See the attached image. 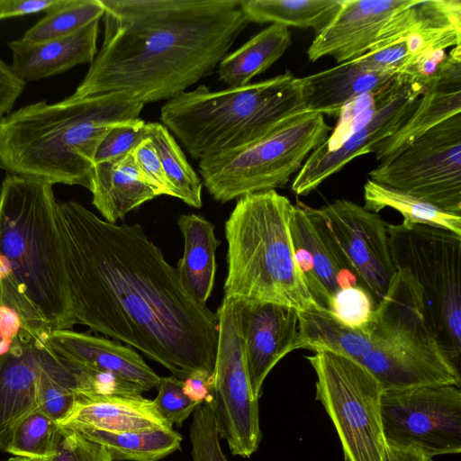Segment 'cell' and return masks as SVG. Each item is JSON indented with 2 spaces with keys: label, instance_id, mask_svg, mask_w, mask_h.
Instances as JSON below:
<instances>
[{
  "label": "cell",
  "instance_id": "obj_42",
  "mask_svg": "<svg viewBox=\"0 0 461 461\" xmlns=\"http://www.w3.org/2000/svg\"><path fill=\"white\" fill-rule=\"evenodd\" d=\"M60 0H0V20L48 12Z\"/></svg>",
  "mask_w": 461,
  "mask_h": 461
},
{
  "label": "cell",
  "instance_id": "obj_10",
  "mask_svg": "<svg viewBox=\"0 0 461 461\" xmlns=\"http://www.w3.org/2000/svg\"><path fill=\"white\" fill-rule=\"evenodd\" d=\"M313 352L306 359L317 376L316 400L333 422L345 461H382L387 446L381 420V384L346 356L327 349Z\"/></svg>",
  "mask_w": 461,
  "mask_h": 461
},
{
  "label": "cell",
  "instance_id": "obj_7",
  "mask_svg": "<svg viewBox=\"0 0 461 461\" xmlns=\"http://www.w3.org/2000/svg\"><path fill=\"white\" fill-rule=\"evenodd\" d=\"M293 205L276 190L237 199L224 227L228 245L224 297L272 303L299 312L321 308L294 258L289 230Z\"/></svg>",
  "mask_w": 461,
  "mask_h": 461
},
{
  "label": "cell",
  "instance_id": "obj_45",
  "mask_svg": "<svg viewBox=\"0 0 461 461\" xmlns=\"http://www.w3.org/2000/svg\"><path fill=\"white\" fill-rule=\"evenodd\" d=\"M422 454L410 449H399L386 447L382 461H429Z\"/></svg>",
  "mask_w": 461,
  "mask_h": 461
},
{
  "label": "cell",
  "instance_id": "obj_20",
  "mask_svg": "<svg viewBox=\"0 0 461 461\" xmlns=\"http://www.w3.org/2000/svg\"><path fill=\"white\" fill-rule=\"evenodd\" d=\"M413 0H343L332 21L318 34L307 54L311 61L330 56L343 63L364 55L387 21Z\"/></svg>",
  "mask_w": 461,
  "mask_h": 461
},
{
  "label": "cell",
  "instance_id": "obj_14",
  "mask_svg": "<svg viewBox=\"0 0 461 461\" xmlns=\"http://www.w3.org/2000/svg\"><path fill=\"white\" fill-rule=\"evenodd\" d=\"M427 86L409 72L397 74L375 93L372 117L338 147L326 150L320 146L306 158L294 176L291 189L307 195L358 156L373 153L375 147L394 134L415 110Z\"/></svg>",
  "mask_w": 461,
  "mask_h": 461
},
{
  "label": "cell",
  "instance_id": "obj_46",
  "mask_svg": "<svg viewBox=\"0 0 461 461\" xmlns=\"http://www.w3.org/2000/svg\"><path fill=\"white\" fill-rule=\"evenodd\" d=\"M7 461H42V459H32L23 456H12Z\"/></svg>",
  "mask_w": 461,
  "mask_h": 461
},
{
  "label": "cell",
  "instance_id": "obj_24",
  "mask_svg": "<svg viewBox=\"0 0 461 461\" xmlns=\"http://www.w3.org/2000/svg\"><path fill=\"white\" fill-rule=\"evenodd\" d=\"M99 21L69 36L37 43L9 41L10 68L24 83L63 73L77 65L92 63L97 55Z\"/></svg>",
  "mask_w": 461,
  "mask_h": 461
},
{
  "label": "cell",
  "instance_id": "obj_6",
  "mask_svg": "<svg viewBox=\"0 0 461 461\" xmlns=\"http://www.w3.org/2000/svg\"><path fill=\"white\" fill-rule=\"evenodd\" d=\"M305 112L301 77L286 71L220 91L198 86L167 100L160 120L200 161L250 143Z\"/></svg>",
  "mask_w": 461,
  "mask_h": 461
},
{
  "label": "cell",
  "instance_id": "obj_4",
  "mask_svg": "<svg viewBox=\"0 0 461 461\" xmlns=\"http://www.w3.org/2000/svg\"><path fill=\"white\" fill-rule=\"evenodd\" d=\"M143 106L116 92L21 107L0 120V168L90 191L102 139L116 124L140 118Z\"/></svg>",
  "mask_w": 461,
  "mask_h": 461
},
{
  "label": "cell",
  "instance_id": "obj_28",
  "mask_svg": "<svg viewBox=\"0 0 461 461\" xmlns=\"http://www.w3.org/2000/svg\"><path fill=\"white\" fill-rule=\"evenodd\" d=\"M288 27L271 24L241 47L228 53L218 65L221 81L228 87L242 86L269 68L290 47Z\"/></svg>",
  "mask_w": 461,
  "mask_h": 461
},
{
  "label": "cell",
  "instance_id": "obj_34",
  "mask_svg": "<svg viewBox=\"0 0 461 461\" xmlns=\"http://www.w3.org/2000/svg\"><path fill=\"white\" fill-rule=\"evenodd\" d=\"M61 437L58 423L36 410L15 428L5 452L14 456L48 459L57 451Z\"/></svg>",
  "mask_w": 461,
  "mask_h": 461
},
{
  "label": "cell",
  "instance_id": "obj_38",
  "mask_svg": "<svg viewBox=\"0 0 461 461\" xmlns=\"http://www.w3.org/2000/svg\"><path fill=\"white\" fill-rule=\"evenodd\" d=\"M158 388L154 405L158 413L172 425L180 427L200 405L184 393L182 380L174 375L161 377Z\"/></svg>",
  "mask_w": 461,
  "mask_h": 461
},
{
  "label": "cell",
  "instance_id": "obj_31",
  "mask_svg": "<svg viewBox=\"0 0 461 461\" xmlns=\"http://www.w3.org/2000/svg\"><path fill=\"white\" fill-rule=\"evenodd\" d=\"M364 202L367 211L376 213L384 208H393L403 216V222L429 225L461 236V215L371 179L364 185Z\"/></svg>",
  "mask_w": 461,
  "mask_h": 461
},
{
  "label": "cell",
  "instance_id": "obj_15",
  "mask_svg": "<svg viewBox=\"0 0 461 461\" xmlns=\"http://www.w3.org/2000/svg\"><path fill=\"white\" fill-rule=\"evenodd\" d=\"M317 210L346 265L377 304L397 272L390 253L388 225L377 213L346 199Z\"/></svg>",
  "mask_w": 461,
  "mask_h": 461
},
{
  "label": "cell",
  "instance_id": "obj_18",
  "mask_svg": "<svg viewBox=\"0 0 461 461\" xmlns=\"http://www.w3.org/2000/svg\"><path fill=\"white\" fill-rule=\"evenodd\" d=\"M43 341L65 366L113 375L142 393L160 384L161 377L143 357L120 342L73 330H51Z\"/></svg>",
  "mask_w": 461,
  "mask_h": 461
},
{
  "label": "cell",
  "instance_id": "obj_2",
  "mask_svg": "<svg viewBox=\"0 0 461 461\" xmlns=\"http://www.w3.org/2000/svg\"><path fill=\"white\" fill-rule=\"evenodd\" d=\"M241 0H101V49L71 98L170 100L211 75L249 22Z\"/></svg>",
  "mask_w": 461,
  "mask_h": 461
},
{
  "label": "cell",
  "instance_id": "obj_1",
  "mask_svg": "<svg viewBox=\"0 0 461 461\" xmlns=\"http://www.w3.org/2000/svg\"><path fill=\"white\" fill-rule=\"evenodd\" d=\"M58 222L76 324L143 352L181 380L213 372L218 320L184 289L140 223H111L75 201Z\"/></svg>",
  "mask_w": 461,
  "mask_h": 461
},
{
  "label": "cell",
  "instance_id": "obj_33",
  "mask_svg": "<svg viewBox=\"0 0 461 461\" xmlns=\"http://www.w3.org/2000/svg\"><path fill=\"white\" fill-rule=\"evenodd\" d=\"M101 0H60L31 27L21 41L37 43L64 38L82 30L104 16Z\"/></svg>",
  "mask_w": 461,
  "mask_h": 461
},
{
  "label": "cell",
  "instance_id": "obj_8",
  "mask_svg": "<svg viewBox=\"0 0 461 461\" xmlns=\"http://www.w3.org/2000/svg\"><path fill=\"white\" fill-rule=\"evenodd\" d=\"M387 233L396 271L407 270L420 286L425 323L460 372L461 236L403 221L388 225Z\"/></svg>",
  "mask_w": 461,
  "mask_h": 461
},
{
  "label": "cell",
  "instance_id": "obj_30",
  "mask_svg": "<svg viewBox=\"0 0 461 461\" xmlns=\"http://www.w3.org/2000/svg\"><path fill=\"white\" fill-rule=\"evenodd\" d=\"M343 0H241L248 21L299 28L321 32L335 17Z\"/></svg>",
  "mask_w": 461,
  "mask_h": 461
},
{
  "label": "cell",
  "instance_id": "obj_35",
  "mask_svg": "<svg viewBox=\"0 0 461 461\" xmlns=\"http://www.w3.org/2000/svg\"><path fill=\"white\" fill-rule=\"evenodd\" d=\"M376 303L363 286L338 290L330 298L327 312L343 326L364 330L373 321Z\"/></svg>",
  "mask_w": 461,
  "mask_h": 461
},
{
  "label": "cell",
  "instance_id": "obj_47",
  "mask_svg": "<svg viewBox=\"0 0 461 461\" xmlns=\"http://www.w3.org/2000/svg\"><path fill=\"white\" fill-rule=\"evenodd\" d=\"M429 461H433V458L429 459Z\"/></svg>",
  "mask_w": 461,
  "mask_h": 461
},
{
  "label": "cell",
  "instance_id": "obj_43",
  "mask_svg": "<svg viewBox=\"0 0 461 461\" xmlns=\"http://www.w3.org/2000/svg\"><path fill=\"white\" fill-rule=\"evenodd\" d=\"M184 393L194 402L203 403L211 396L213 386V372L198 369L182 380Z\"/></svg>",
  "mask_w": 461,
  "mask_h": 461
},
{
  "label": "cell",
  "instance_id": "obj_22",
  "mask_svg": "<svg viewBox=\"0 0 461 461\" xmlns=\"http://www.w3.org/2000/svg\"><path fill=\"white\" fill-rule=\"evenodd\" d=\"M461 113V47H454L439 74L427 86L404 124L380 142L373 153L378 161L393 156L405 145L448 118Z\"/></svg>",
  "mask_w": 461,
  "mask_h": 461
},
{
  "label": "cell",
  "instance_id": "obj_29",
  "mask_svg": "<svg viewBox=\"0 0 461 461\" xmlns=\"http://www.w3.org/2000/svg\"><path fill=\"white\" fill-rule=\"evenodd\" d=\"M75 431L105 447L113 461H158L180 449L182 442L173 429L113 432L82 428Z\"/></svg>",
  "mask_w": 461,
  "mask_h": 461
},
{
  "label": "cell",
  "instance_id": "obj_23",
  "mask_svg": "<svg viewBox=\"0 0 461 461\" xmlns=\"http://www.w3.org/2000/svg\"><path fill=\"white\" fill-rule=\"evenodd\" d=\"M61 429L91 428L113 432L173 429L157 411L153 401L142 394H78Z\"/></svg>",
  "mask_w": 461,
  "mask_h": 461
},
{
  "label": "cell",
  "instance_id": "obj_3",
  "mask_svg": "<svg viewBox=\"0 0 461 461\" xmlns=\"http://www.w3.org/2000/svg\"><path fill=\"white\" fill-rule=\"evenodd\" d=\"M53 185L6 174L0 187V305L36 334L72 330Z\"/></svg>",
  "mask_w": 461,
  "mask_h": 461
},
{
  "label": "cell",
  "instance_id": "obj_17",
  "mask_svg": "<svg viewBox=\"0 0 461 461\" xmlns=\"http://www.w3.org/2000/svg\"><path fill=\"white\" fill-rule=\"evenodd\" d=\"M237 300V299H236ZM238 321L252 393L257 399L273 367L296 349L299 311L272 303L237 300Z\"/></svg>",
  "mask_w": 461,
  "mask_h": 461
},
{
  "label": "cell",
  "instance_id": "obj_11",
  "mask_svg": "<svg viewBox=\"0 0 461 461\" xmlns=\"http://www.w3.org/2000/svg\"><path fill=\"white\" fill-rule=\"evenodd\" d=\"M369 176L376 183L461 215V113L381 161Z\"/></svg>",
  "mask_w": 461,
  "mask_h": 461
},
{
  "label": "cell",
  "instance_id": "obj_26",
  "mask_svg": "<svg viewBox=\"0 0 461 461\" xmlns=\"http://www.w3.org/2000/svg\"><path fill=\"white\" fill-rule=\"evenodd\" d=\"M92 203L104 221L115 223L131 211L159 196L140 172L131 153L95 164L92 176Z\"/></svg>",
  "mask_w": 461,
  "mask_h": 461
},
{
  "label": "cell",
  "instance_id": "obj_39",
  "mask_svg": "<svg viewBox=\"0 0 461 461\" xmlns=\"http://www.w3.org/2000/svg\"><path fill=\"white\" fill-rule=\"evenodd\" d=\"M42 461H113L110 453L98 443L75 430L62 429L55 454Z\"/></svg>",
  "mask_w": 461,
  "mask_h": 461
},
{
  "label": "cell",
  "instance_id": "obj_5",
  "mask_svg": "<svg viewBox=\"0 0 461 461\" xmlns=\"http://www.w3.org/2000/svg\"><path fill=\"white\" fill-rule=\"evenodd\" d=\"M318 341L321 348L363 366L384 391L461 385L460 372L442 353L425 323L420 288L405 269L397 270L364 330L329 318L319 329Z\"/></svg>",
  "mask_w": 461,
  "mask_h": 461
},
{
  "label": "cell",
  "instance_id": "obj_37",
  "mask_svg": "<svg viewBox=\"0 0 461 461\" xmlns=\"http://www.w3.org/2000/svg\"><path fill=\"white\" fill-rule=\"evenodd\" d=\"M145 139L146 122L141 118L116 124L102 139L94 163L95 165L122 158Z\"/></svg>",
  "mask_w": 461,
  "mask_h": 461
},
{
  "label": "cell",
  "instance_id": "obj_21",
  "mask_svg": "<svg viewBox=\"0 0 461 461\" xmlns=\"http://www.w3.org/2000/svg\"><path fill=\"white\" fill-rule=\"evenodd\" d=\"M460 0H413L387 21L376 44L405 41L412 64L425 53L460 46Z\"/></svg>",
  "mask_w": 461,
  "mask_h": 461
},
{
  "label": "cell",
  "instance_id": "obj_19",
  "mask_svg": "<svg viewBox=\"0 0 461 461\" xmlns=\"http://www.w3.org/2000/svg\"><path fill=\"white\" fill-rule=\"evenodd\" d=\"M44 335L24 327L0 363V452L18 424L38 410L41 373L48 348Z\"/></svg>",
  "mask_w": 461,
  "mask_h": 461
},
{
  "label": "cell",
  "instance_id": "obj_27",
  "mask_svg": "<svg viewBox=\"0 0 461 461\" xmlns=\"http://www.w3.org/2000/svg\"><path fill=\"white\" fill-rule=\"evenodd\" d=\"M177 225L185 245L176 273L186 293L196 303L206 306L214 285L215 252L221 241L215 236L213 224L201 215L181 214Z\"/></svg>",
  "mask_w": 461,
  "mask_h": 461
},
{
  "label": "cell",
  "instance_id": "obj_25",
  "mask_svg": "<svg viewBox=\"0 0 461 461\" xmlns=\"http://www.w3.org/2000/svg\"><path fill=\"white\" fill-rule=\"evenodd\" d=\"M396 75L366 68L353 59L301 77L306 111L339 116L349 101L366 94L376 93Z\"/></svg>",
  "mask_w": 461,
  "mask_h": 461
},
{
  "label": "cell",
  "instance_id": "obj_13",
  "mask_svg": "<svg viewBox=\"0 0 461 461\" xmlns=\"http://www.w3.org/2000/svg\"><path fill=\"white\" fill-rule=\"evenodd\" d=\"M381 420L387 447L428 458L461 452V390L452 384L384 391Z\"/></svg>",
  "mask_w": 461,
  "mask_h": 461
},
{
  "label": "cell",
  "instance_id": "obj_32",
  "mask_svg": "<svg viewBox=\"0 0 461 461\" xmlns=\"http://www.w3.org/2000/svg\"><path fill=\"white\" fill-rule=\"evenodd\" d=\"M146 137L157 149L170 196L189 206L200 208L203 204V182L167 128L158 122H146Z\"/></svg>",
  "mask_w": 461,
  "mask_h": 461
},
{
  "label": "cell",
  "instance_id": "obj_12",
  "mask_svg": "<svg viewBox=\"0 0 461 461\" xmlns=\"http://www.w3.org/2000/svg\"><path fill=\"white\" fill-rule=\"evenodd\" d=\"M216 316L213 386L206 402L212 409L219 437L227 441L231 454L249 458L258 448L262 433L258 399L252 393L246 366L237 300L223 297Z\"/></svg>",
  "mask_w": 461,
  "mask_h": 461
},
{
  "label": "cell",
  "instance_id": "obj_36",
  "mask_svg": "<svg viewBox=\"0 0 461 461\" xmlns=\"http://www.w3.org/2000/svg\"><path fill=\"white\" fill-rule=\"evenodd\" d=\"M190 441L193 461H228L221 447L212 409L206 402L193 412Z\"/></svg>",
  "mask_w": 461,
  "mask_h": 461
},
{
  "label": "cell",
  "instance_id": "obj_41",
  "mask_svg": "<svg viewBox=\"0 0 461 461\" xmlns=\"http://www.w3.org/2000/svg\"><path fill=\"white\" fill-rule=\"evenodd\" d=\"M24 86L25 83L0 59V120L11 113Z\"/></svg>",
  "mask_w": 461,
  "mask_h": 461
},
{
  "label": "cell",
  "instance_id": "obj_40",
  "mask_svg": "<svg viewBox=\"0 0 461 461\" xmlns=\"http://www.w3.org/2000/svg\"><path fill=\"white\" fill-rule=\"evenodd\" d=\"M140 172L159 195H170L157 149L149 139L140 142L131 152Z\"/></svg>",
  "mask_w": 461,
  "mask_h": 461
},
{
  "label": "cell",
  "instance_id": "obj_44",
  "mask_svg": "<svg viewBox=\"0 0 461 461\" xmlns=\"http://www.w3.org/2000/svg\"><path fill=\"white\" fill-rule=\"evenodd\" d=\"M23 328V323L19 314L9 307L0 305V357L9 352Z\"/></svg>",
  "mask_w": 461,
  "mask_h": 461
},
{
  "label": "cell",
  "instance_id": "obj_16",
  "mask_svg": "<svg viewBox=\"0 0 461 461\" xmlns=\"http://www.w3.org/2000/svg\"><path fill=\"white\" fill-rule=\"evenodd\" d=\"M289 230L296 263L321 308L327 310L338 290L361 285L331 240L317 209L302 203L294 204Z\"/></svg>",
  "mask_w": 461,
  "mask_h": 461
},
{
  "label": "cell",
  "instance_id": "obj_9",
  "mask_svg": "<svg viewBox=\"0 0 461 461\" xmlns=\"http://www.w3.org/2000/svg\"><path fill=\"white\" fill-rule=\"evenodd\" d=\"M330 131L324 115L303 113L250 143L200 160L203 184L221 203L284 187Z\"/></svg>",
  "mask_w": 461,
  "mask_h": 461
}]
</instances>
